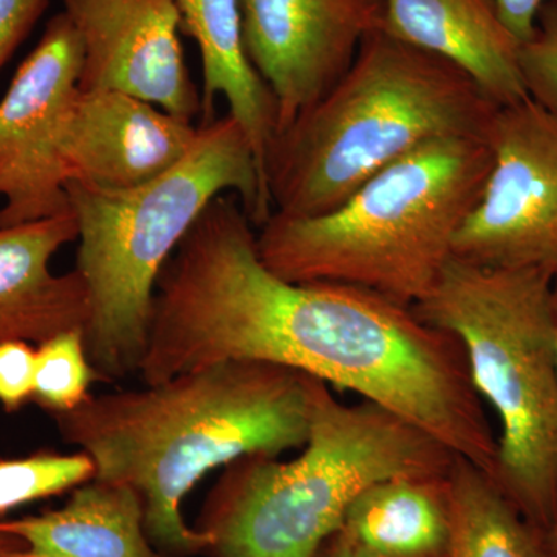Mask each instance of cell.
<instances>
[{"instance_id": "cell-10", "label": "cell", "mask_w": 557, "mask_h": 557, "mask_svg": "<svg viewBox=\"0 0 557 557\" xmlns=\"http://www.w3.org/2000/svg\"><path fill=\"white\" fill-rule=\"evenodd\" d=\"M383 14L384 0H240L245 53L276 101V135L338 83Z\"/></svg>"}, {"instance_id": "cell-1", "label": "cell", "mask_w": 557, "mask_h": 557, "mask_svg": "<svg viewBox=\"0 0 557 557\" xmlns=\"http://www.w3.org/2000/svg\"><path fill=\"white\" fill-rule=\"evenodd\" d=\"M222 361L355 392L494 474L497 437L460 341L372 289L277 276L234 194L208 205L161 270L138 373L159 384Z\"/></svg>"}, {"instance_id": "cell-17", "label": "cell", "mask_w": 557, "mask_h": 557, "mask_svg": "<svg viewBox=\"0 0 557 557\" xmlns=\"http://www.w3.org/2000/svg\"><path fill=\"white\" fill-rule=\"evenodd\" d=\"M448 475L381 480L350 505L341 531L384 557H448Z\"/></svg>"}, {"instance_id": "cell-3", "label": "cell", "mask_w": 557, "mask_h": 557, "mask_svg": "<svg viewBox=\"0 0 557 557\" xmlns=\"http://www.w3.org/2000/svg\"><path fill=\"white\" fill-rule=\"evenodd\" d=\"M497 109L450 62L383 28L370 33L338 83L274 137L265 168L273 214H325L428 143L486 139Z\"/></svg>"}, {"instance_id": "cell-26", "label": "cell", "mask_w": 557, "mask_h": 557, "mask_svg": "<svg viewBox=\"0 0 557 557\" xmlns=\"http://www.w3.org/2000/svg\"><path fill=\"white\" fill-rule=\"evenodd\" d=\"M25 547L27 545L22 537L0 523V557H20L25 552Z\"/></svg>"}, {"instance_id": "cell-13", "label": "cell", "mask_w": 557, "mask_h": 557, "mask_svg": "<svg viewBox=\"0 0 557 557\" xmlns=\"http://www.w3.org/2000/svg\"><path fill=\"white\" fill-rule=\"evenodd\" d=\"M78 240L67 214L0 228V344H38L69 330H86L89 289L78 270L57 274L51 259Z\"/></svg>"}, {"instance_id": "cell-9", "label": "cell", "mask_w": 557, "mask_h": 557, "mask_svg": "<svg viewBox=\"0 0 557 557\" xmlns=\"http://www.w3.org/2000/svg\"><path fill=\"white\" fill-rule=\"evenodd\" d=\"M81 67L83 44L61 11L0 101V228L70 212L61 139Z\"/></svg>"}, {"instance_id": "cell-23", "label": "cell", "mask_w": 557, "mask_h": 557, "mask_svg": "<svg viewBox=\"0 0 557 557\" xmlns=\"http://www.w3.org/2000/svg\"><path fill=\"white\" fill-rule=\"evenodd\" d=\"M50 0H0V72L38 24Z\"/></svg>"}, {"instance_id": "cell-16", "label": "cell", "mask_w": 557, "mask_h": 557, "mask_svg": "<svg viewBox=\"0 0 557 557\" xmlns=\"http://www.w3.org/2000/svg\"><path fill=\"white\" fill-rule=\"evenodd\" d=\"M0 523L27 545L20 557H171L150 544L141 497L123 483L94 478L60 509Z\"/></svg>"}, {"instance_id": "cell-22", "label": "cell", "mask_w": 557, "mask_h": 557, "mask_svg": "<svg viewBox=\"0 0 557 557\" xmlns=\"http://www.w3.org/2000/svg\"><path fill=\"white\" fill-rule=\"evenodd\" d=\"M36 348L27 341L0 344V405L16 412L35 394Z\"/></svg>"}, {"instance_id": "cell-7", "label": "cell", "mask_w": 557, "mask_h": 557, "mask_svg": "<svg viewBox=\"0 0 557 557\" xmlns=\"http://www.w3.org/2000/svg\"><path fill=\"white\" fill-rule=\"evenodd\" d=\"M555 281L541 269L453 258L412 307L460 341L475 392L500 421L491 479L541 531L557 491Z\"/></svg>"}, {"instance_id": "cell-21", "label": "cell", "mask_w": 557, "mask_h": 557, "mask_svg": "<svg viewBox=\"0 0 557 557\" xmlns=\"http://www.w3.org/2000/svg\"><path fill=\"white\" fill-rule=\"evenodd\" d=\"M520 69L528 97L557 119V0L539 11L533 35L520 46Z\"/></svg>"}, {"instance_id": "cell-8", "label": "cell", "mask_w": 557, "mask_h": 557, "mask_svg": "<svg viewBox=\"0 0 557 557\" xmlns=\"http://www.w3.org/2000/svg\"><path fill=\"white\" fill-rule=\"evenodd\" d=\"M485 188L454 240V258L557 277V119L527 98L498 108L486 134Z\"/></svg>"}, {"instance_id": "cell-4", "label": "cell", "mask_w": 557, "mask_h": 557, "mask_svg": "<svg viewBox=\"0 0 557 557\" xmlns=\"http://www.w3.org/2000/svg\"><path fill=\"white\" fill-rule=\"evenodd\" d=\"M199 127L189 152L143 185H65L78 225L76 270L90 298L84 341L101 380L138 373L161 270L212 200L237 196L256 230L273 214L240 124L228 113Z\"/></svg>"}, {"instance_id": "cell-12", "label": "cell", "mask_w": 557, "mask_h": 557, "mask_svg": "<svg viewBox=\"0 0 557 557\" xmlns=\"http://www.w3.org/2000/svg\"><path fill=\"white\" fill-rule=\"evenodd\" d=\"M199 131L131 95L79 89L62 134V170L67 183L134 188L175 166Z\"/></svg>"}, {"instance_id": "cell-18", "label": "cell", "mask_w": 557, "mask_h": 557, "mask_svg": "<svg viewBox=\"0 0 557 557\" xmlns=\"http://www.w3.org/2000/svg\"><path fill=\"white\" fill-rule=\"evenodd\" d=\"M448 479V557H545L542 531L527 522L483 469L457 456Z\"/></svg>"}, {"instance_id": "cell-5", "label": "cell", "mask_w": 557, "mask_h": 557, "mask_svg": "<svg viewBox=\"0 0 557 557\" xmlns=\"http://www.w3.org/2000/svg\"><path fill=\"white\" fill-rule=\"evenodd\" d=\"M310 431L295 460L252 454L223 468L196 520L208 557H313L368 487L448 474L456 454L383 406L346 405L311 376Z\"/></svg>"}, {"instance_id": "cell-14", "label": "cell", "mask_w": 557, "mask_h": 557, "mask_svg": "<svg viewBox=\"0 0 557 557\" xmlns=\"http://www.w3.org/2000/svg\"><path fill=\"white\" fill-rule=\"evenodd\" d=\"M388 35L450 62L497 108L527 100L520 40L494 0H384Z\"/></svg>"}, {"instance_id": "cell-24", "label": "cell", "mask_w": 557, "mask_h": 557, "mask_svg": "<svg viewBox=\"0 0 557 557\" xmlns=\"http://www.w3.org/2000/svg\"><path fill=\"white\" fill-rule=\"evenodd\" d=\"M502 20L520 44L533 35L539 11L548 0H494Z\"/></svg>"}, {"instance_id": "cell-2", "label": "cell", "mask_w": 557, "mask_h": 557, "mask_svg": "<svg viewBox=\"0 0 557 557\" xmlns=\"http://www.w3.org/2000/svg\"><path fill=\"white\" fill-rule=\"evenodd\" d=\"M311 376L260 361H222L135 391L90 395L51 416L65 443L95 465V479L134 487L150 544L171 557L207 553L183 500L208 472L237 458L302 449Z\"/></svg>"}, {"instance_id": "cell-6", "label": "cell", "mask_w": 557, "mask_h": 557, "mask_svg": "<svg viewBox=\"0 0 557 557\" xmlns=\"http://www.w3.org/2000/svg\"><path fill=\"white\" fill-rule=\"evenodd\" d=\"M491 161L485 138L428 143L333 211L271 214L256 230L260 259L285 281L354 285L413 307L454 258V240L482 196Z\"/></svg>"}, {"instance_id": "cell-20", "label": "cell", "mask_w": 557, "mask_h": 557, "mask_svg": "<svg viewBox=\"0 0 557 557\" xmlns=\"http://www.w3.org/2000/svg\"><path fill=\"white\" fill-rule=\"evenodd\" d=\"M94 478V461L83 450L0 460V516L32 502L60 496Z\"/></svg>"}, {"instance_id": "cell-27", "label": "cell", "mask_w": 557, "mask_h": 557, "mask_svg": "<svg viewBox=\"0 0 557 557\" xmlns=\"http://www.w3.org/2000/svg\"><path fill=\"white\" fill-rule=\"evenodd\" d=\"M542 548H544L545 557H557V491L552 518H549L547 528L542 531Z\"/></svg>"}, {"instance_id": "cell-19", "label": "cell", "mask_w": 557, "mask_h": 557, "mask_svg": "<svg viewBox=\"0 0 557 557\" xmlns=\"http://www.w3.org/2000/svg\"><path fill=\"white\" fill-rule=\"evenodd\" d=\"M36 347L33 401L50 416L83 405L90 397L91 383L101 380L87 355L84 330H69Z\"/></svg>"}, {"instance_id": "cell-11", "label": "cell", "mask_w": 557, "mask_h": 557, "mask_svg": "<svg viewBox=\"0 0 557 557\" xmlns=\"http://www.w3.org/2000/svg\"><path fill=\"white\" fill-rule=\"evenodd\" d=\"M61 2L83 44L81 90L120 91L193 123L201 115L172 0Z\"/></svg>"}, {"instance_id": "cell-25", "label": "cell", "mask_w": 557, "mask_h": 557, "mask_svg": "<svg viewBox=\"0 0 557 557\" xmlns=\"http://www.w3.org/2000/svg\"><path fill=\"white\" fill-rule=\"evenodd\" d=\"M313 557H384L361 547L357 542L351 541L347 534L338 530L332 536L322 542Z\"/></svg>"}, {"instance_id": "cell-28", "label": "cell", "mask_w": 557, "mask_h": 557, "mask_svg": "<svg viewBox=\"0 0 557 557\" xmlns=\"http://www.w3.org/2000/svg\"><path fill=\"white\" fill-rule=\"evenodd\" d=\"M555 341H556V364H557V277L555 281Z\"/></svg>"}, {"instance_id": "cell-15", "label": "cell", "mask_w": 557, "mask_h": 557, "mask_svg": "<svg viewBox=\"0 0 557 557\" xmlns=\"http://www.w3.org/2000/svg\"><path fill=\"white\" fill-rule=\"evenodd\" d=\"M172 2L182 21V33L194 39L200 51L203 87L199 124L218 119L215 98H225L230 115L240 124L251 143L267 189V157L276 137L277 106L245 53L240 0Z\"/></svg>"}]
</instances>
